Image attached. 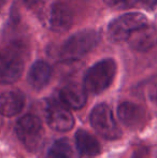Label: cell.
<instances>
[{
  "instance_id": "obj_1",
  "label": "cell",
  "mask_w": 157,
  "mask_h": 158,
  "mask_svg": "<svg viewBox=\"0 0 157 158\" xmlns=\"http://www.w3.org/2000/svg\"><path fill=\"white\" fill-rule=\"evenodd\" d=\"M100 35L95 29H84L68 38L59 48V58L63 61H76L87 55L98 45Z\"/></svg>"
},
{
  "instance_id": "obj_2",
  "label": "cell",
  "mask_w": 157,
  "mask_h": 158,
  "mask_svg": "<svg viewBox=\"0 0 157 158\" xmlns=\"http://www.w3.org/2000/svg\"><path fill=\"white\" fill-rule=\"evenodd\" d=\"M116 74V63L112 58L99 60L85 73L83 86L87 93L98 95L112 84Z\"/></svg>"
},
{
  "instance_id": "obj_3",
  "label": "cell",
  "mask_w": 157,
  "mask_h": 158,
  "mask_svg": "<svg viewBox=\"0 0 157 158\" xmlns=\"http://www.w3.org/2000/svg\"><path fill=\"white\" fill-rule=\"evenodd\" d=\"M39 17L42 24L54 32L66 31L73 23L71 9L60 0H53L44 3L39 10Z\"/></svg>"
},
{
  "instance_id": "obj_4",
  "label": "cell",
  "mask_w": 157,
  "mask_h": 158,
  "mask_svg": "<svg viewBox=\"0 0 157 158\" xmlns=\"http://www.w3.org/2000/svg\"><path fill=\"white\" fill-rule=\"evenodd\" d=\"M145 25H147V19L142 13H126L109 24L108 37L112 42L115 43L127 41L132 32Z\"/></svg>"
},
{
  "instance_id": "obj_5",
  "label": "cell",
  "mask_w": 157,
  "mask_h": 158,
  "mask_svg": "<svg viewBox=\"0 0 157 158\" xmlns=\"http://www.w3.org/2000/svg\"><path fill=\"white\" fill-rule=\"evenodd\" d=\"M15 131L19 141L30 152L40 148L43 140V128L39 117L32 114L24 115L17 121Z\"/></svg>"
},
{
  "instance_id": "obj_6",
  "label": "cell",
  "mask_w": 157,
  "mask_h": 158,
  "mask_svg": "<svg viewBox=\"0 0 157 158\" xmlns=\"http://www.w3.org/2000/svg\"><path fill=\"white\" fill-rule=\"evenodd\" d=\"M90 124L93 128L105 139L116 140L122 135V131L114 119L111 109L105 103L98 104L92 111Z\"/></svg>"
},
{
  "instance_id": "obj_7",
  "label": "cell",
  "mask_w": 157,
  "mask_h": 158,
  "mask_svg": "<svg viewBox=\"0 0 157 158\" xmlns=\"http://www.w3.org/2000/svg\"><path fill=\"white\" fill-rule=\"evenodd\" d=\"M24 59L19 48H9L0 54V84H13L22 77Z\"/></svg>"
},
{
  "instance_id": "obj_8",
  "label": "cell",
  "mask_w": 157,
  "mask_h": 158,
  "mask_svg": "<svg viewBox=\"0 0 157 158\" xmlns=\"http://www.w3.org/2000/svg\"><path fill=\"white\" fill-rule=\"evenodd\" d=\"M46 122L48 126L56 131H68L74 125V118L70 111L60 101H52L46 109Z\"/></svg>"
},
{
  "instance_id": "obj_9",
  "label": "cell",
  "mask_w": 157,
  "mask_h": 158,
  "mask_svg": "<svg viewBox=\"0 0 157 158\" xmlns=\"http://www.w3.org/2000/svg\"><path fill=\"white\" fill-rule=\"evenodd\" d=\"M118 118L129 128H139L145 123L147 113L141 106L132 102H123L118 109Z\"/></svg>"
},
{
  "instance_id": "obj_10",
  "label": "cell",
  "mask_w": 157,
  "mask_h": 158,
  "mask_svg": "<svg viewBox=\"0 0 157 158\" xmlns=\"http://www.w3.org/2000/svg\"><path fill=\"white\" fill-rule=\"evenodd\" d=\"M127 41L132 50L145 52L157 44V31L154 27L145 25L132 32Z\"/></svg>"
},
{
  "instance_id": "obj_11",
  "label": "cell",
  "mask_w": 157,
  "mask_h": 158,
  "mask_svg": "<svg viewBox=\"0 0 157 158\" xmlns=\"http://www.w3.org/2000/svg\"><path fill=\"white\" fill-rule=\"evenodd\" d=\"M86 90L79 84H68L59 90V101L67 108L79 110L86 103Z\"/></svg>"
},
{
  "instance_id": "obj_12",
  "label": "cell",
  "mask_w": 157,
  "mask_h": 158,
  "mask_svg": "<svg viewBox=\"0 0 157 158\" xmlns=\"http://www.w3.org/2000/svg\"><path fill=\"white\" fill-rule=\"evenodd\" d=\"M25 96L19 90H9L0 95V113L4 116H14L23 110Z\"/></svg>"
},
{
  "instance_id": "obj_13",
  "label": "cell",
  "mask_w": 157,
  "mask_h": 158,
  "mask_svg": "<svg viewBox=\"0 0 157 158\" xmlns=\"http://www.w3.org/2000/svg\"><path fill=\"white\" fill-rule=\"evenodd\" d=\"M52 77V69L45 61L37 60L31 66L27 75V82L34 89H42L48 84Z\"/></svg>"
},
{
  "instance_id": "obj_14",
  "label": "cell",
  "mask_w": 157,
  "mask_h": 158,
  "mask_svg": "<svg viewBox=\"0 0 157 158\" xmlns=\"http://www.w3.org/2000/svg\"><path fill=\"white\" fill-rule=\"evenodd\" d=\"M76 146L79 154L85 158L96 157L101 152L100 144L96 138L82 129L76 133Z\"/></svg>"
},
{
  "instance_id": "obj_15",
  "label": "cell",
  "mask_w": 157,
  "mask_h": 158,
  "mask_svg": "<svg viewBox=\"0 0 157 158\" xmlns=\"http://www.w3.org/2000/svg\"><path fill=\"white\" fill-rule=\"evenodd\" d=\"M48 158H78L76 151L68 139H59L53 143L48 151Z\"/></svg>"
},
{
  "instance_id": "obj_16",
  "label": "cell",
  "mask_w": 157,
  "mask_h": 158,
  "mask_svg": "<svg viewBox=\"0 0 157 158\" xmlns=\"http://www.w3.org/2000/svg\"><path fill=\"white\" fill-rule=\"evenodd\" d=\"M103 2L113 9H128L141 2V0H103Z\"/></svg>"
},
{
  "instance_id": "obj_17",
  "label": "cell",
  "mask_w": 157,
  "mask_h": 158,
  "mask_svg": "<svg viewBox=\"0 0 157 158\" xmlns=\"http://www.w3.org/2000/svg\"><path fill=\"white\" fill-rule=\"evenodd\" d=\"M132 158H151V153H150L149 148L142 146L134 151Z\"/></svg>"
},
{
  "instance_id": "obj_18",
  "label": "cell",
  "mask_w": 157,
  "mask_h": 158,
  "mask_svg": "<svg viewBox=\"0 0 157 158\" xmlns=\"http://www.w3.org/2000/svg\"><path fill=\"white\" fill-rule=\"evenodd\" d=\"M143 6L147 8V10H154L157 6V0H141Z\"/></svg>"
},
{
  "instance_id": "obj_19",
  "label": "cell",
  "mask_w": 157,
  "mask_h": 158,
  "mask_svg": "<svg viewBox=\"0 0 157 158\" xmlns=\"http://www.w3.org/2000/svg\"><path fill=\"white\" fill-rule=\"evenodd\" d=\"M6 0H0V9L6 4Z\"/></svg>"
}]
</instances>
